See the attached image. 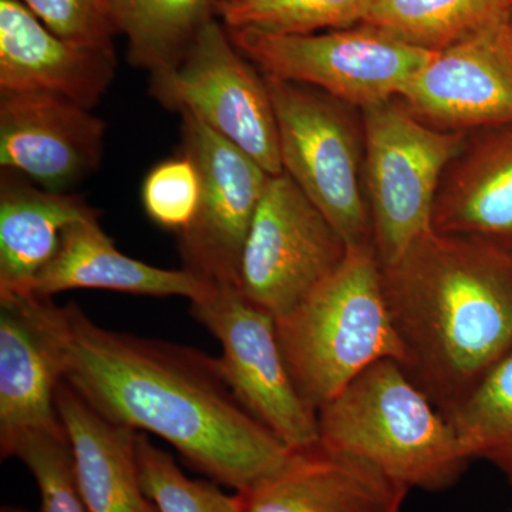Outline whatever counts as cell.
<instances>
[{"mask_svg": "<svg viewBox=\"0 0 512 512\" xmlns=\"http://www.w3.org/2000/svg\"><path fill=\"white\" fill-rule=\"evenodd\" d=\"M64 382L101 416L167 441L214 483L245 493L284 470L293 451L242 406L220 359L103 328L77 303L36 295Z\"/></svg>", "mask_w": 512, "mask_h": 512, "instance_id": "6da1fadb", "label": "cell"}, {"mask_svg": "<svg viewBox=\"0 0 512 512\" xmlns=\"http://www.w3.org/2000/svg\"><path fill=\"white\" fill-rule=\"evenodd\" d=\"M382 281L400 366L448 417L512 349V255L430 229Z\"/></svg>", "mask_w": 512, "mask_h": 512, "instance_id": "7a4b0ae2", "label": "cell"}, {"mask_svg": "<svg viewBox=\"0 0 512 512\" xmlns=\"http://www.w3.org/2000/svg\"><path fill=\"white\" fill-rule=\"evenodd\" d=\"M320 444L409 490L443 491L471 463L451 421L393 359L367 367L318 412Z\"/></svg>", "mask_w": 512, "mask_h": 512, "instance_id": "3957f363", "label": "cell"}, {"mask_svg": "<svg viewBox=\"0 0 512 512\" xmlns=\"http://www.w3.org/2000/svg\"><path fill=\"white\" fill-rule=\"evenodd\" d=\"M276 333L293 383L316 414L373 363L402 362L373 244L350 247L335 274L276 320Z\"/></svg>", "mask_w": 512, "mask_h": 512, "instance_id": "277c9868", "label": "cell"}, {"mask_svg": "<svg viewBox=\"0 0 512 512\" xmlns=\"http://www.w3.org/2000/svg\"><path fill=\"white\" fill-rule=\"evenodd\" d=\"M265 80L274 104L282 170L349 248L373 244L363 181L362 110L305 84Z\"/></svg>", "mask_w": 512, "mask_h": 512, "instance_id": "5b68a950", "label": "cell"}, {"mask_svg": "<svg viewBox=\"0 0 512 512\" xmlns=\"http://www.w3.org/2000/svg\"><path fill=\"white\" fill-rule=\"evenodd\" d=\"M362 117L363 181L373 247L380 265L386 266L433 229L441 180L468 133L430 126L400 99L367 107Z\"/></svg>", "mask_w": 512, "mask_h": 512, "instance_id": "8992f818", "label": "cell"}, {"mask_svg": "<svg viewBox=\"0 0 512 512\" xmlns=\"http://www.w3.org/2000/svg\"><path fill=\"white\" fill-rule=\"evenodd\" d=\"M227 30L264 76L305 84L359 110L397 99L436 53L365 26L315 33Z\"/></svg>", "mask_w": 512, "mask_h": 512, "instance_id": "52a82bcc", "label": "cell"}, {"mask_svg": "<svg viewBox=\"0 0 512 512\" xmlns=\"http://www.w3.org/2000/svg\"><path fill=\"white\" fill-rule=\"evenodd\" d=\"M150 77L151 93L164 107L201 121L269 175L284 173L265 76L235 47L220 19L204 26L178 66Z\"/></svg>", "mask_w": 512, "mask_h": 512, "instance_id": "ba28073f", "label": "cell"}, {"mask_svg": "<svg viewBox=\"0 0 512 512\" xmlns=\"http://www.w3.org/2000/svg\"><path fill=\"white\" fill-rule=\"evenodd\" d=\"M348 249L288 175H272L242 252L239 291L275 320L285 318L338 271Z\"/></svg>", "mask_w": 512, "mask_h": 512, "instance_id": "9c48e42d", "label": "cell"}, {"mask_svg": "<svg viewBox=\"0 0 512 512\" xmlns=\"http://www.w3.org/2000/svg\"><path fill=\"white\" fill-rule=\"evenodd\" d=\"M191 315L220 343L222 375L242 406L289 450L318 446V414L293 383L274 316L245 298L238 286H212L191 302Z\"/></svg>", "mask_w": 512, "mask_h": 512, "instance_id": "30bf717a", "label": "cell"}, {"mask_svg": "<svg viewBox=\"0 0 512 512\" xmlns=\"http://www.w3.org/2000/svg\"><path fill=\"white\" fill-rule=\"evenodd\" d=\"M183 153L197 165V212L178 234L184 269L214 288L238 286L249 229L272 175L254 158L183 114Z\"/></svg>", "mask_w": 512, "mask_h": 512, "instance_id": "8fae6325", "label": "cell"}, {"mask_svg": "<svg viewBox=\"0 0 512 512\" xmlns=\"http://www.w3.org/2000/svg\"><path fill=\"white\" fill-rule=\"evenodd\" d=\"M397 99L441 130L473 133L512 124V42L505 22L434 53Z\"/></svg>", "mask_w": 512, "mask_h": 512, "instance_id": "7c38bea8", "label": "cell"}, {"mask_svg": "<svg viewBox=\"0 0 512 512\" xmlns=\"http://www.w3.org/2000/svg\"><path fill=\"white\" fill-rule=\"evenodd\" d=\"M106 121L46 93L0 94V165L39 187L69 192L100 167Z\"/></svg>", "mask_w": 512, "mask_h": 512, "instance_id": "4fadbf2b", "label": "cell"}, {"mask_svg": "<svg viewBox=\"0 0 512 512\" xmlns=\"http://www.w3.org/2000/svg\"><path fill=\"white\" fill-rule=\"evenodd\" d=\"M116 66L114 46L64 39L20 0H0V94H53L93 110Z\"/></svg>", "mask_w": 512, "mask_h": 512, "instance_id": "5bb4252c", "label": "cell"}, {"mask_svg": "<svg viewBox=\"0 0 512 512\" xmlns=\"http://www.w3.org/2000/svg\"><path fill=\"white\" fill-rule=\"evenodd\" d=\"M409 491L369 461L319 443L293 451L284 470L237 494L241 512H402Z\"/></svg>", "mask_w": 512, "mask_h": 512, "instance_id": "9a60e30c", "label": "cell"}, {"mask_svg": "<svg viewBox=\"0 0 512 512\" xmlns=\"http://www.w3.org/2000/svg\"><path fill=\"white\" fill-rule=\"evenodd\" d=\"M431 225L512 255V124L468 133L443 175Z\"/></svg>", "mask_w": 512, "mask_h": 512, "instance_id": "2e32d148", "label": "cell"}, {"mask_svg": "<svg viewBox=\"0 0 512 512\" xmlns=\"http://www.w3.org/2000/svg\"><path fill=\"white\" fill-rule=\"evenodd\" d=\"M62 367L33 292L0 296V451L30 431L63 427Z\"/></svg>", "mask_w": 512, "mask_h": 512, "instance_id": "e0dca14e", "label": "cell"}, {"mask_svg": "<svg viewBox=\"0 0 512 512\" xmlns=\"http://www.w3.org/2000/svg\"><path fill=\"white\" fill-rule=\"evenodd\" d=\"M100 215L64 229L59 247L37 274L30 292L53 298L72 289H104L131 295L181 296L197 301L212 286L187 269H163L124 255L100 225Z\"/></svg>", "mask_w": 512, "mask_h": 512, "instance_id": "ac0fdd59", "label": "cell"}, {"mask_svg": "<svg viewBox=\"0 0 512 512\" xmlns=\"http://www.w3.org/2000/svg\"><path fill=\"white\" fill-rule=\"evenodd\" d=\"M56 407L72 440L90 512H160L141 483L138 431L101 416L64 380L57 386Z\"/></svg>", "mask_w": 512, "mask_h": 512, "instance_id": "d6986e66", "label": "cell"}, {"mask_svg": "<svg viewBox=\"0 0 512 512\" xmlns=\"http://www.w3.org/2000/svg\"><path fill=\"white\" fill-rule=\"evenodd\" d=\"M100 215L82 195L50 191L10 170L0 175V296L30 292L64 229Z\"/></svg>", "mask_w": 512, "mask_h": 512, "instance_id": "ffe728a7", "label": "cell"}, {"mask_svg": "<svg viewBox=\"0 0 512 512\" xmlns=\"http://www.w3.org/2000/svg\"><path fill=\"white\" fill-rule=\"evenodd\" d=\"M220 0H107L128 63L150 76L174 69L204 26L218 18Z\"/></svg>", "mask_w": 512, "mask_h": 512, "instance_id": "44dd1931", "label": "cell"}, {"mask_svg": "<svg viewBox=\"0 0 512 512\" xmlns=\"http://www.w3.org/2000/svg\"><path fill=\"white\" fill-rule=\"evenodd\" d=\"M512 0H377L359 26L441 52L507 20Z\"/></svg>", "mask_w": 512, "mask_h": 512, "instance_id": "7402d4cb", "label": "cell"}, {"mask_svg": "<svg viewBox=\"0 0 512 512\" xmlns=\"http://www.w3.org/2000/svg\"><path fill=\"white\" fill-rule=\"evenodd\" d=\"M448 420L471 461H487L512 485V349Z\"/></svg>", "mask_w": 512, "mask_h": 512, "instance_id": "603a6c76", "label": "cell"}, {"mask_svg": "<svg viewBox=\"0 0 512 512\" xmlns=\"http://www.w3.org/2000/svg\"><path fill=\"white\" fill-rule=\"evenodd\" d=\"M377 0H220L227 29L315 33L359 26Z\"/></svg>", "mask_w": 512, "mask_h": 512, "instance_id": "cb8c5ba5", "label": "cell"}, {"mask_svg": "<svg viewBox=\"0 0 512 512\" xmlns=\"http://www.w3.org/2000/svg\"><path fill=\"white\" fill-rule=\"evenodd\" d=\"M28 468L39 491V512H90L80 484L76 454L66 427L22 434L0 451Z\"/></svg>", "mask_w": 512, "mask_h": 512, "instance_id": "d4e9b609", "label": "cell"}, {"mask_svg": "<svg viewBox=\"0 0 512 512\" xmlns=\"http://www.w3.org/2000/svg\"><path fill=\"white\" fill-rule=\"evenodd\" d=\"M138 466L144 491L160 512H241L238 494L222 493L214 481L192 480L174 457L138 431Z\"/></svg>", "mask_w": 512, "mask_h": 512, "instance_id": "484cf974", "label": "cell"}, {"mask_svg": "<svg viewBox=\"0 0 512 512\" xmlns=\"http://www.w3.org/2000/svg\"><path fill=\"white\" fill-rule=\"evenodd\" d=\"M200 195V173L185 153L156 165L141 188V201L148 217L177 234L190 225Z\"/></svg>", "mask_w": 512, "mask_h": 512, "instance_id": "4316f807", "label": "cell"}, {"mask_svg": "<svg viewBox=\"0 0 512 512\" xmlns=\"http://www.w3.org/2000/svg\"><path fill=\"white\" fill-rule=\"evenodd\" d=\"M64 39L87 45L113 46L116 36L107 0H20Z\"/></svg>", "mask_w": 512, "mask_h": 512, "instance_id": "83f0119b", "label": "cell"}, {"mask_svg": "<svg viewBox=\"0 0 512 512\" xmlns=\"http://www.w3.org/2000/svg\"><path fill=\"white\" fill-rule=\"evenodd\" d=\"M505 25H507L508 35H510L512 42V9L510 15H508L507 20H505Z\"/></svg>", "mask_w": 512, "mask_h": 512, "instance_id": "f1b7e54d", "label": "cell"}, {"mask_svg": "<svg viewBox=\"0 0 512 512\" xmlns=\"http://www.w3.org/2000/svg\"><path fill=\"white\" fill-rule=\"evenodd\" d=\"M0 512H23L22 510H18V508H12V507H3L2 511Z\"/></svg>", "mask_w": 512, "mask_h": 512, "instance_id": "f546056e", "label": "cell"}]
</instances>
